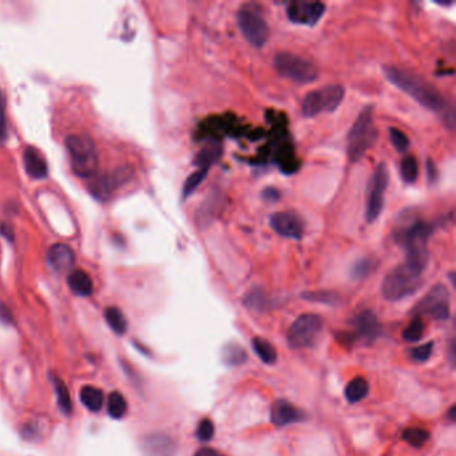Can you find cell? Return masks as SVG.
<instances>
[{
  "label": "cell",
  "instance_id": "8fae6325",
  "mask_svg": "<svg viewBox=\"0 0 456 456\" xmlns=\"http://www.w3.org/2000/svg\"><path fill=\"white\" fill-rule=\"evenodd\" d=\"M415 315H427L435 320H447L450 316V292L439 284L413 308Z\"/></svg>",
  "mask_w": 456,
  "mask_h": 456
},
{
  "label": "cell",
  "instance_id": "7c38bea8",
  "mask_svg": "<svg viewBox=\"0 0 456 456\" xmlns=\"http://www.w3.org/2000/svg\"><path fill=\"white\" fill-rule=\"evenodd\" d=\"M326 8L323 1L295 0L286 4V15L296 25H315L326 14Z\"/></svg>",
  "mask_w": 456,
  "mask_h": 456
},
{
  "label": "cell",
  "instance_id": "8992f818",
  "mask_svg": "<svg viewBox=\"0 0 456 456\" xmlns=\"http://www.w3.org/2000/svg\"><path fill=\"white\" fill-rule=\"evenodd\" d=\"M237 22L241 34L253 47L261 49L266 45L271 31L262 10L257 4H244L238 11Z\"/></svg>",
  "mask_w": 456,
  "mask_h": 456
},
{
  "label": "cell",
  "instance_id": "60d3db41",
  "mask_svg": "<svg viewBox=\"0 0 456 456\" xmlns=\"http://www.w3.org/2000/svg\"><path fill=\"white\" fill-rule=\"evenodd\" d=\"M5 100L4 95L0 94V141L5 138Z\"/></svg>",
  "mask_w": 456,
  "mask_h": 456
},
{
  "label": "cell",
  "instance_id": "44dd1931",
  "mask_svg": "<svg viewBox=\"0 0 456 456\" xmlns=\"http://www.w3.org/2000/svg\"><path fill=\"white\" fill-rule=\"evenodd\" d=\"M223 154V149L220 146V144L217 142H210L207 146H205L203 150L197 154L196 159H194V165L198 166V169H206L209 170L210 166H213Z\"/></svg>",
  "mask_w": 456,
  "mask_h": 456
},
{
  "label": "cell",
  "instance_id": "4fadbf2b",
  "mask_svg": "<svg viewBox=\"0 0 456 456\" xmlns=\"http://www.w3.org/2000/svg\"><path fill=\"white\" fill-rule=\"evenodd\" d=\"M269 224L277 234L285 238L300 240L304 236V221L295 212H276L271 216Z\"/></svg>",
  "mask_w": 456,
  "mask_h": 456
},
{
  "label": "cell",
  "instance_id": "d590c367",
  "mask_svg": "<svg viewBox=\"0 0 456 456\" xmlns=\"http://www.w3.org/2000/svg\"><path fill=\"white\" fill-rule=\"evenodd\" d=\"M214 432H216V427H214V423L210 420V419H203L198 426H197V431H196V435L197 437L206 443V442H210L214 436Z\"/></svg>",
  "mask_w": 456,
  "mask_h": 456
},
{
  "label": "cell",
  "instance_id": "f6af8a7d",
  "mask_svg": "<svg viewBox=\"0 0 456 456\" xmlns=\"http://www.w3.org/2000/svg\"><path fill=\"white\" fill-rule=\"evenodd\" d=\"M447 418L450 419L451 423L455 422V406H453L450 408V411H448V413H447Z\"/></svg>",
  "mask_w": 456,
  "mask_h": 456
},
{
  "label": "cell",
  "instance_id": "ab89813d",
  "mask_svg": "<svg viewBox=\"0 0 456 456\" xmlns=\"http://www.w3.org/2000/svg\"><path fill=\"white\" fill-rule=\"evenodd\" d=\"M261 197H262V200L265 203H277L280 198H281V193H280V190H277L276 187H266V189L262 190Z\"/></svg>",
  "mask_w": 456,
  "mask_h": 456
},
{
  "label": "cell",
  "instance_id": "52a82bcc",
  "mask_svg": "<svg viewBox=\"0 0 456 456\" xmlns=\"http://www.w3.org/2000/svg\"><path fill=\"white\" fill-rule=\"evenodd\" d=\"M345 90L340 84L324 86L308 93L301 103L305 118H313L323 113H333L344 100Z\"/></svg>",
  "mask_w": 456,
  "mask_h": 456
},
{
  "label": "cell",
  "instance_id": "d4e9b609",
  "mask_svg": "<svg viewBox=\"0 0 456 456\" xmlns=\"http://www.w3.org/2000/svg\"><path fill=\"white\" fill-rule=\"evenodd\" d=\"M252 347H253L255 355L260 357V360L265 364H275L277 360V352L275 347L265 339L262 337H254L252 340Z\"/></svg>",
  "mask_w": 456,
  "mask_h": 456
},
{
  "label": "cell",
  "instance_id": "e0dca14e",
  "mask_svg": "<svg viewBox=\"0 0 456 456\" xmlns=\"http://www.w3.org/2000/svg\"><path fill=\"white\" fill-rule=\"evenodd\" d=\"M144 450L149 456H173L177 446L174 440L165 433H152L144 440Z\"/></svg>",
  "mask_w": 456,
  "mask_h": 456
},
{
  "label": "cell",
  "instance_id": "484cf974",
  "mask_svg": "<svg viewBox=\"0 0 456 456\" xmlns=\"http://www.w3.org/2000/svg\"><path fill=\"white\" fill-rule=\"evenodd\" d=\"M104 319L110 328L118 334H124L127 330V320L124 312L117 306H109L104 310Z\"/></svg>",
  "mask_w": 456,
  "mask_h": 456
},
{
  "label": "cell",
  "instance_id": "1f68e13d",
  "mask_svg": "<svg viewBox=\"0 0 456 456\" xmlns=\"http://www.w3.org/2000/svg\"><path fill=\"white\" fill-rule=\"evenodd\" d=\"M207 172L209 170H206V169H198L197 172H194L193 174H190L189 177L186 178V181L183 183V189H182L183 198H187L194 193V190L203 183V179L207 176Z\"/></svg>",
  "mask_w": 456,
  "mask_h": 456
},
{
  "label": "cell",
  "instance_id": "7a4b0ae2",
  "mask_svg": "<svg viewBox=\"0 0 456 456\" xmlns=\"http://www.w3.org/2000/svg\"><path fill=\"white\" fill-rule=\"evenodd\" d=\"M432 231L433 225L422 220H416L411 225L395 231L396 242L406 251L404 262L422 273H424L430 260L427 244Z\"/></svg>",
  "mask_w": 456,
  "mask_h": 456
},
{
  "label": "cell",
  "instance_id": "5bb4252c",
  "mask_svg": "<svg viewBox=\"0 0 456 456\" xmlns=\"http://www.w3.org/2000/svg\"><path fill=\"white\" fill-rule=\"evenodd\" d=\"M305 420V413L299 409L297 407L293 406L288 400H276L272 404L271 409V422L277 426L284 427L288 424L299 423Z\"/></svg>",
  "mask_w": 456,
  "mask_h": 456
},
{
  "label": "cell",
  "instance_id": "9a60e30c",
  "mask_svg": "<svg viewBox=\"0 0 456 456\" xmlns=\"http://www.w3.org/2000/svg\"><path fill=\"white\" fill-rule=\"evenodd\" d=\"M355 334L356 339H363L367 341L375 340L380 334V323L376 317V315L372 310H364L358 313L355 319Z\"/></svg>",
  "mask_w": 456,
  "mask_h": 456
},
{
  "label": "cell",
  "instance_id": "3957f363",
  "mask_svg": "<svg viewBox=\"0 0 456 456\" xmlns=\"http://www.w3.org/2000/svg\"><path fill=\"white\" fill-rule=\"evenodd\" d=\"M379 137L378 128L374 122V107L367 106L358 114L351 127L347 138V152L351 162H358L367 152L376 144Z\"/></svg>",
  "mask_w": 456,
  "mask_h": 456
},
{
  "label": "cell",
  "instance_id": "7bdbcfd3",
  "mask_svg": "<svg viewBox=\"0 0 456 456\" xmlns=\"http://www.w3.org/2000/svg\"><path fill=\"white\" fill-rule=\"evenodd\" d=\"M427 170H429V181L430 182H435L436 181V176H437V170L435 168V165L432 163L431 159H429L427 162Z\"/></svg>",
  "mask_w": 456,
  "mask_h": 456
},
{
  "label": "cell",
  "instance_id": "f546056e",
  "mask_svg": "<svg viewBox=\"0 0 456 456\" xmlns=\"http://www.w3.org/2000/svg\"><path fill=\"white\" fill-rule=\"evenodd\" d=\"M400 176L407 183H415L419 177V163L413 155H406L400 162Z\"/></svg>",
  "mask_w": 456,
  "mask_h": 456
},
{
  "label": "cell",
  "instance_id": "ac0fdd59",
  "mask_svg": "<svg viewBox=\"0 0 456 456\" xmlns=\"http://www.w3.org/2000/svg\"><path fill=\"white\" fill-rule=\"evenodd\" d=\"M23 162L27 174L35 179L47 177V163L42 154L34 148H28L23 154Z\"/></svg>",
  "mask_w": 456,
  "mask_h": 456
},
{
  "label": "cell",
  "instance_id": "5b68a950",
  "mask_svg": "<svg viewBox=\"0 0 456 456\" xmlns=\"http://www.w3.org/2000/svg\"><path fill=\"white\" fill-rule=\"evenodd\" d=\"M66 149L76 176L91 178L97 174L98 152L90 137L82 134L69 135L66 138Z\"/></svg>",
  "mask_w": 456,
  "mask_h": 456
},
{
  "label": "cell",
  "instance_id": "e575fe53",
  "mask_svg": "<svg viewBox=\"0 0 456 456\" xmlns=\"http://www.w3.org/2000/svg\"><path fill=\"white\" fill-rule=\"evenodd\" d=\"M244 304L247 305L251 309H255V310H262L265 306V295L262 290L260 289H253L251 290L245 299H244Z\"/></svg>",
  "mask_w": 456,
  "mask_h": 456
},
{
  "label": "cell",
  "instance_id": "7402d4cb",
  "mask_svg": "<svg viewBox=\"0 0 456 456\" xmlns=\"http://www.w3.org/2000/svg\"><path fill=\"white\" fill-rule=\"evenodd\" d=\"M369 394V384L364 378H355L354 380L350 381L345 387L344 395L348 403L355 404L365 399Z\"/></svg>",
  "mask_w": 456,
  "mask_h": 456
},
{
  "label": "cell",
  "instance_id": "bcb514c9",
  "mask_svg": "<svg viewBox=\"0 0 456 456\" xmlns=\"http://www.w3.org/2000/svg\"><path fill=\"white\" fill-rule=\"evenodd\" d=\"M0 231H1V233H3L5 237H8V238H11V236H12V230H11V229L7 228V225H1Z\"/></svg>",
  "mask_w": 456,
  "mask_h": 456
},
{
  "label": "cell",
  "instance_id": "2e32d148",
  "mask_svg": "<svg viewBox=\"0 0 456 456\" xmlns=\"http://www.w3.org/2000/svg\"><path fill=\"white\" fill-rule=\"evenodd\" d=\"M47 261L55 272L65 273L74 266L76 254L66 244H55L47 252Z\"/></svg>",
  "mask_w": 456,
  "mask_h": 456
},
{
  "label": "cell",
  "instance_id": "f35d334b",
  "mask_svg": "<svg viewBox=\"0 0 456 456\" xmlns=\"http://www.w3.org/2000/svg\"><path fill=\"white\" fill-rule=\"evenodd\" d=\"M432 351H433V343H427V344H423L420 347H416L411 351V357L415 360V361H419V363H424L427 361L432 355Z\"/></svg>",
  "mask_w": 456,
  "mask_h": 456
},
{
  "label": "cell",
  "instance_id": "277c9868",
  "mask_svg": "<svg viewBox=\"0 0 456 456\" xmlns=\"http://www.w3.org/2000/svg\"><path fill=\"white\" fill-rule=\"evenodd\" d=\"M423 285V273L406 262L387 273L381 284V295L388 301H399L416 293Z\"/></svg>",
  "mask_w": 456,
  "mask_h": 456
},
{
  "label": "cell",
  "instance_id": "ba28073f",
  "mask_svg": "<svg viewBox=\"0 0 456 456\" xmlns=\"http://www.w3.org/2000/svg\"><path fill=\"white\" fill-rule=\"evenodd\" d=\"M275 67L280 76L299 84L313 83L319 78V70L310 60L292 52L277 54Z\"/></svg>",
  "mask_w": 456,
  "mask_h": 456
},
{
  "label": "cell",
  "instance_id": "b9f144b4",
  "mask_svg": "<svg viewBox=\"0 0 456 456\" xmlns=\"http://www.w3.org/2000/svg\"><path fill=\"white\" fill-rule=\"evenodd\" d=\"M194 456H223L220 455L216 450H213V448H209V447H203V448H200L196 454H194Z\"/></svg>",
  "mask_w": 456,
  "mask_h": 456
},
{
  "label": "cell",
  "instance_id": "f1b7e54d",
  "mask_svg": "<svg viewBox=\"0 0 456 456\" xmlns=\"http://www.w3.org/2000/svg\"><path fill=\"white\" fill-rule=\"evenodd\" d=\"M402 437L409 446H412L415 448H420L429 442L430 432L424 429H420V427H411L403 431Z\"/></svg>",
  "mask_w": 456,
  "mask_h": 456
},
{
  "label": "cell",
  "instance_id": "6da1fadb",
  "mask_svg": "<svg viewBox=\"0 0 456 456\" xmlns=\"http://www.w3.org/2000/svg\"><path fill=\"white\" fill-rule=\"evenodd\" d=\"M385 78L394 83L398 89L408 94L419 104L432 111H440L444 109L446 102L439 90L423 76L396 66L383 67Z\"/></svg>",
  "mask_w": 456,
  "mask_h": 456
},
{
  "label": "cell",
  "instance_id": "9c48e42d",
  "mask_svg": "<svg viewBox=\"0 0 456 456\" xmlns=\"http://www.w3.org/2000/svg\"><path fill=\"white\" fill-rule=\"evenodd\" d=\"M324 327V321L319 315L304 313L297 317L286 333V340L290 348L304 350L313 347Z\"/></svg>",
  "mask_w": 456,
  "mask_h": 456
},
{
  "label": "cell",
  "instance_id": "30bf717a",
  "mask_svg": "<svg viewBox=\"0 0 456 456\" xmlns=\"http://www.w3.org/2000/svg\"><path fill=\"white\" fill-rule=\"evenodd\" d=\"M388 182H389L388 166L384 162H380L368 182L367 205H365V220L368 224L375 223L383 212Z\"/></svg>",
  "mask_w": 456,
  "mask_h": 456
},
{
  "label": "cell",
  "instance_id": "836d02e7",
  "mask_svg": "<svg viewBox=\"0 0 456 456\" xmlns=\"http://www.w3.org/2000/svg\"><path fill=\"white\" fill-rule=\"evenodd\" d=\"M424 333V323L420 317H415L403 332V339L409 343L418 341Z\"/></svg>",
  "mask_w": 456,
  "mask_h": 456
},
{
  "label": "cell",
  "instance_id": "603a6c76",
  "mask_svg": "<svg viewBox=\"0 0 456 456\" xmlns=\"http://www.w3.org/2000/svg\"><path fill=\"white\" fill-rule=\"evenodd\" d=\"M80 402L91 412H98V411H101L103 402H104L103 392L97 387L86 385L80 389Z\"/></svg>",
  "mask_w": 456,
  "mask_h": 456
},
{
  "label": "cell",
  "instance_id": "4dcf8cb0",
  "mask_svg": "<svg viewBox=\"0 0 456 456\" xmlns=\"http://www.w3.org/2000/svg\"><path fill=\"white\" fill-rule=\"evenodd\" d=\"M301 297L312 303H320V304L336 305L339 303V296L334 292L330 290H315V292H305Z\"/></svg>",
  "mask_w": 456,
  "mask_h": 456
},
{
  "label": "cell",
  "instance_id": "74e56055",
  "mask_svg": "<svg viewBox=\"0 0 456 456\" xmlns=\"http://www.w3.org/2000/svg\"><path fill=\"white\" fill-rule=\"evenodd\" d=\"M372 261L369 258H361L352 266V277L364 279L371 273Z\"/></svg>",
  "mask_w": 456,
  "mask_h": 456
},
{
  "label": "cell",
  "instance_id": "ffe728a7",
  "mask_svg": "<svg viewBox=\"0 0 456 456\" xmlns=\"http://www.w3.org/2000/svg\"><path fill=\"white\" fill-rule=\"evenodd\" d=\"M89 190L97 200L106 201L110 197V194L115 190V186L111 181L110 174H103V176L91 177V182L89 183Z\"/></svg>",
  "mask_w": 456,
  "mask_h": 456
},
{
  "label": "cell",
  "instance_id": "d6a6232c",
  "mask_svg": "<svg viewBox=\"0 0 456 456\" xmlns=\"http://www.w3.org/2000/svg\"><path fill=\"white\" fill-rule=\"evenodd\" d=\"M389 133V139L391 144L394 145V148L399 152H406L409 146H411V141L407 137L406 133H403L402 130L396 128V127H389L388 130Z\"/></svg>",
  "mask_w": 456,
  "mask_h": 456
},
{
  "label": "cell",
  "instance_id": "cb8c5ba5",
  "mask_svg": "<svg viewBox=\"0 0 456 456\" xmlns=\"http://www.w3.org/2000/svg\"><path fill=\"white\" fill-rule=\"evenodd\" d=\"M221 357H223V361L229 367H238V365L247 363L248 354L240 344L228 343L223 347Z\"/></svg>",
  "mask_w": 456,
  "mask_h": 456
},
{
  "label": "cell",
  "instance_id": "4316f807",
  "mask_svg": "<svg viewBox=\"0 0 456 456\" xmlns=\"http://www.w3.org/2000/svg\"><path fill=\"white\" fill-rule=\"evenodd\" d=\"M52 384H54V389L56 392L58 406L62 409L63 413H70L73 411V400H71L67 385L58 376H52Z\"/></svg>",
  "mask_w": 456,
  "mask_h": 456
},
{
  "label": "cell",
  "instance_id": "d6986e66",
  "mask_svg": "<svg viewBox=\"0 0 456 456\" xmlns=\"http://www.w3.org/2000/svg\"><path fill=\"white\" fill-rule=\"evenodd\" d=\"M67 284L70 286V289L78 295V296H90L94 290V284L91 277L80 269L73 271L69 277H67Z\"/></svg>",
  "mask_w": 456,
  "mask_h": 456
},
{
  "label": "cell",
  "instance_id": "8d00e7d4",
  "mask_svg": "<svg viewBox=\"0 0 456 456\" xmlns=\"http://www.w3.org/2000/svg\"><path fill=\"white\" fill-rule=\"evenodd\" d=\"M110 177H111V181H113L115 189H118L131 179L133 169L130 166H121V168L115 169L113 173H110Z\"/></svg>",
  "mask_w": 456,
  "mask_h": 456
},
{
  "label": "cell",
  "instance_id": "83f0119b",
  "mask_svg": "<svg viewBox=\"0 0 456 456\" xmlns=\"http://www.w3.org/2000/svg\"><path fill=\"white\" fill-rule=\"evenodd\" d=\"M127 409H128V407H127L126 399L121 392L114 391L109 395L107 412L113 419H122L126 415Z\"/></svg>",
  "mask_w": 456,
  "mask_h": 456
},
{
  "label": "cell",
  "instance_id": "ee69618b",
  "mask_svg": "<svg viewBox=\"0 0 456 456\" xmlns=\"http://www.w3.org/2000/svg\"><path fill=\"white\" fill-rule=\"evenodd\" d=\"M0 317H3V319H5V320L11 321V316H10V312H7V309H5L4 306H1V308H0Z\"/></svg>",
  "mask_w": 456,
  "mask_h": 456
}]
</instances>
